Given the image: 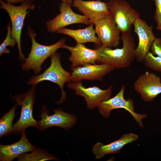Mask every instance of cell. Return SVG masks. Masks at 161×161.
<instances>
[{"instance_id": "20", "label": "cell", "mask_w": 161, "mask_h": 161, "mask_svg": "<svg viewBox=\"0 0 161 161\" xmlns=\"http://www.w3.org/2000/svg\"><path fill=\"white\" fill-rule=\"evenodd\" d=\"M32 152L25 153L18 158V161H44L48 160H59L58 158L48 153L40 148H36Z\"/></svg>"}, {"instance_id": "24", "label": "cell", "mask_w": 161, "mask_h": 161, "mask_svg": "<svg viewBox=\"0 0 161 161\" xmlns=\"http://www.w3.org/2000/svg\"><path fill=\"white\" fill-rule=\"evenodd\" d=\"M151 49L153 54L161 58V37L155 38Z\"/></svg>"}, {"instance_id": "3", "label": "cell", "mask_w": 161, "mask_h": 161, "mask_svg": "<svg viewBox=\"0 0 161 161\" xmlns=\"http://www.w3.org/2000/svg\"><path fill=\"white\" fill-rule=\"evenodd\" d=\"M50 66L41 74L32 75L27 83L29 85L35 86L39 82L45 80L51 81L58 84L61 91L60 100L56 103L60 104L66 99V93L63 87L66 82H71L72 72L65 70L62 67L61 63L60 54L56 52L50 56Z\"/></svg>"}, {"instance_id": "5", "label": "cell", "mask_w": 161, "mask_h": 161, "mask_svg": "<svg viewBox=\"0 0 161 161\" xmlns=\"http://www.w3.org/2000/svg\"><path fill=\"white\" fill-rule=\"evenodd\" d=\"M35 86L25 92L16 95L14 96L10 95L14 100L17 106L20 105L21 111L20 116L17 121L13 125V133L18 135L21 132L29 127H35L38 121L33 118V105L35 100Z\"/></svg>"}, {"instance_id": "25", "label": "cell", "mask_w": 161, "mask_h": 161, "mask_svg": "<svg viewBox=\"0 0 161 161\" xmlns=\"http://www.w3.org/2000/svg\"><path fill=\"white\" fill-rule=\"evenodd\" d=\"M156 9L154 18L157 24L161 22V0H154Z\"/></svg>"}, {"instance_id": "19", "label": "cell", "mask_w": 161, "mask_h": 161, "mask_svg": "<svg viewBox=\"0 0 161 161\" xmlns=\"http://www.w3.org/2000/svg\"><path fill=\"white\" fill-rule=\"evenodd\" d=\"M94 24H91L88 27L84 29L72 30L65 28L60 29L56 33L69 35L73 38L77 43L83 44L91 42L96 44L101 43L98 38L96 36V33L93 28Z\"/></svg>"}, {"instance_id": "2", "label": "cell", "mask_w": 161, "mask_h": 161, "mask_svg": "<svg viewBox=\"0 0 161 161\" xmlns=\"http://www.w3.org/2000/svg\"><path fill=\"white\" fill-rule=\"evenodd\" d=\"M27 35L30 38L32 46L28 57L24 62L21 64L22 69L29 71L31 69L34 71L35 75H38L42 69V64L48 57L56 52L64 44L66 40L65 37L60 39L56 43L49 46H45L37 42L35 39V31L30 26L27 28Z\"/></svg>"}, {"instance_id": "11", "label": "cell", "mask_w": 161, "mask_h": 161, "mask_svg": "<svg viewBox=\"0 0 161 161\" xmlns=\"http://www.w3.org/2000/svg\"><path fill=\"white\" fill-rule=\"evenodd\" d=\"M68 87L75 91V95L83 97L85 99L88 109H92L97 107L101 102L111 97L112 86L106 90H103L94 86L86 88L83 86L82 80L67 83Z\"/></svg>"}, {"instance_id": "4", "label": "cell", "mask_w": 161, "mask_h": 161, "mask_svg": "<svg viewBox=\"0 0 161 161\" xmlns=\"http://www.w3.org/2000/svg\"><path fill=\"white\" fill-rule=\"evenodd\" d=\"M0 8L5 10L9 15L11 22V36L16 41L19 59L20 61L24 62L26 58L21 49V30L26 15L30 10L34 9L35 6L30 0H25L19 6L5 3L2 0H0Z\"/></svg>"}, {"instance_id": "17", "label": "cell", "mask_w": 161, "mask_h": 161, "mask_svg": "<svg viewBox=\"0 0 161 161\" xmlns=\"http://www.w3.org/2000/svg\"><path fill=\"white\" fill-rule=\"evenodd\" d=\"M21 134V138L18 142L11 145H0V161H12L22 154L32 151L36 148L27 139L25 130Z\"/></svg>"}, {"instance_id": "21", "label": "cell", "mask_w": 161, "mask_h": 161, "mask_svg": "<svg viewBox=\"0 0 161 161\" xmlns=\"http://www.w3.org/2000/svg\"><path fill=\"white\" fill-rule=\"evenodd\" d=\"M17 106L15 105L0 120V137L9 135L13 132L12 122L16 116L15 111Z\"/></svg>"}, {"instance_id": "6", "label": "cell", "mask_w": 161, "mask_h": 161, "mask_svg": "<svg viewBox=\"0 0 161 161\" xmlns=\"http://www.w3.org/2000/svg\"><path fill=\"white\" fill-rule=\"evenodd\" d=\"M106 4L120 31L122 33L131 32L135 20L140 17L138 12L124 0H110Z\"/></svg>"}, {"instance_id": "14", "label": "cell", "mask_w": 161, "mask_h": 161, "mask_svg": "<svg viewBox=\"0 0 161 161\" xmlns=\"http://www.w3.org/2000/svg\"><path fill=\"white\" fill-rule=\"evenodd\" d=\"M115 69L114 67L107 64H86L72 70L71 82L73 83L83 79L102 81L105 75Z\"/></svg>"}, {"instance_id": "13", "label": "cell", "mask_w": 161, "mask_h": 161, "mask_svg": "<svg viewBox=\"0 0 161 161\" xmlns=\"http://www.w3.org/2000/svg\"><path fill=\"white\" fill-rule=\"evenodd\" d=\"M135 91L145 101L151 102L161 93L160 78L152 72H146L140 75L134 83Z\"/></svg>"}, {"instance_id": "8", "label": "cell", "mask_w": 161, "mask_h": 161, "mask_svg": "<svg viewBox=\"0 0 161 161\" xmlns=\"http://www.w3.org/2000/svg\"><path fill=\"white\" fill-rule=\"evenodd\" d=\"M54 113L49 115V110L47 107L43 106L35 127L40 131H44L46 129L53 126L61 127L65 130H68L73 127L76 123L77 118L73 114L66 113L61 109L52 110Z\"/></svg>"}, {"instance_id": "18", "label": "cell", "mask_w": 161, "mask_h": 161, "mask_svg": "<svg viewBox=\"0 0 161 161\" xmlns=\"http://www.w3.org/2000/svg\"><path fill=\"white\" fill-rule=\"evenodd\" d=\"M139 138L137 135L132 133H126L119 139L107 145L101 142L97 143L93 146L92 151L95 155V159H99L108 154L120 153L125 145Z\"/></svg>"}, {"instance_id": "26", "label": "cell", "mask_w": 161, "mask_h": 161, "mask_svg": "<svg viewBox=\"0 0 161 161\" xmlns=\"http://www.w3.org/2000/svg\"><path fill=\"white\" fill-rule=\"evenodd\" d=\"M25 0H5L7 2L11 4L23 2Z\"/></svg>"}, {"instance_id": "16", "label": "cell", "mask_w": 161, "mask_h": 161, "mask_svg": "<svg viewBox=\"0 0 161 161\" xmlns=\"http://www.w3.org/2000/svg\"><path fill=\"white\" fill-rule=\"evenodd\" d=\"M72 6L87 17L90 23L94 24L110 14L106 3L100 0H73Z\"/></svg>"}, {"instance_id": "27", "label": "cell", "mask_w": 161, "mask_h": 161, "mask_svg": "<svg viewBox=\"0 0 161 161\" xmlns=\"http://www.w3.org/2000/svg\"><path fill=\"white\" fill-rule=\"evenodd\" d=\"M31 1H33L35 0H30ZM62 1V2H63L64 3H67L70 4H72V0H60Z\"/></svg>"}, {"instance_id": "1", "label": "cell", "mask_w": 161, "mask_h": 161, "mask_svg": "<svg viewBox=\"0 0 161 161\" xmlns=\"http://www.w3.org/2000/svg\"><path fill=\"white\" fill-rule=\"evenodd\" d=\"M121 39L123 47L121 48L112 49L96 44L98 56L96 62L107 64L116 69L126 68L130 66L135 59V44L131 32L122 33Z\"/></svg>"}, {"instance_id": "9", "label": "cell", "mask_w": 161, "mask_h": 161, "mask_svg": "<svg viewBox=\"0 0 161 161\" xmlns=\"http://www.w3.org/2000/svg\"><path fill=\"white\" fill-rule=\"evenodd\" d=\"M71 4L63 2L60 4V13L46 23V27L49 32L55 33L60 29L74 24L81 23L87 25L91 24L87 17L75 13L71 9Z\"/></svg>"}, {"instance_id": "7", "label": "cell", "mask_w": 161, "mask_h": 161, "mask_svg": "<svg viewBox=\"0 0 161 161\" xmlns=\"http://www.w3.org/2000/svg\"><path fill=\"white\" fill-rule=\"evenodd\" d=\"M125 88V85H122L120 91L114 97L101 102L97 107L99 112L103 117L108 118L111 111L113 110L124 109L129 112L139 126L143 128L144 126L142 120L145 118L147 115L139 114L134 112L133 100L130 98L127 100L124 98Z\"/></svg>"}, {"instance_id": "28", "label": "cell", "mask_w": 161, "mask_h": 161, "mask_svg": "<svg viewBox=\"0 0 161 161\" xmlns=\"http://www.w3.org/2000/svg\"><path fill=\"white\" fill-rule=\"evenodd\" d=\"M157 28L158 30L161 31V22L157 25Z\"/></svg>"}, {"instance_id": "22", "label": "cell", "mask_w": 161, "mask_h": 161, "mask_svg": "<svg viewBox=\"0 0 161 161\" xmlns=\"http://www.w3.org/2000/svg\"><path fill=\"white\" fill-rule=\"evenodd\" d=\"M143 62L147 67L155 71L161 72V58L155 56L151 52L148 53Z\"/></svg>"}, {"instance_id": "15", "label": "cell", "mask_w": 161, "mask_h": 161, "mask_svg": "<svg viewBox=\"0 0 161 161\" xmlns=\"http://www.w3.org/2000/svg\"><path fill=\"white\" fill-rule=\"evenodd\" d=\"M61 48L69 50L71 55L68 58L71 64L72 70L78 66L87 64H96L98 56L97 49H92L86 47L82 44L77 43L74 47L64 44Z\"/></svg>"}, {"instance_id": "23", "label": "cell", "mask_w": 161, "mask_h": 161, "mask_svg": "<svg viewBox=\"0 0 161 161\" xmlns=\"http://www.w3.org/2000/svg\"><path fill=\"white\" fill-rule=\"evenodd\" d=\"M7 33L5 39L0 45V55L3 53L9 54L10 52L7 47H13L17 44L16 40L11 36V26L9 22L7 26Z\"/></svg>"}, {"instance_id": "12", "label": "cell", "mask_w": 161, "mask_h": 161, "mask_svg": "<svg viewBox=\"0 0 161 161\" xmlns=\"http://www.w3.org/2000/svg\"><path fill=\"white\" fill-rule=\"evenodd\" d=\"M133 25L134 32L139 38L138 44L135 49V58L138 62H143L156 38L153 32L152 25L149 26L140 17L136 19Z\"/></svg>"}, {"instance_id": "10", "label": "cell", "mask_w": 161, "mask_h": 161, "mask_svg": "<svg viewBox=\"0 0 161 161\" xmlns=\"http://www.w3.org/2000/svg\"><path fill=\"white\" fill-rule=\"evenodd\" d=\"M94 25L96 34L102 46L112 48L119 46L120 32L110 13L95 22Z\"/></svg>"}]
</instances>
